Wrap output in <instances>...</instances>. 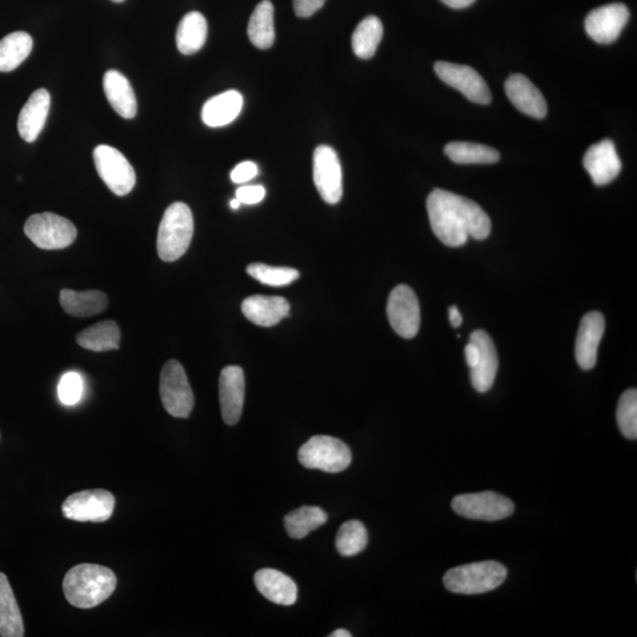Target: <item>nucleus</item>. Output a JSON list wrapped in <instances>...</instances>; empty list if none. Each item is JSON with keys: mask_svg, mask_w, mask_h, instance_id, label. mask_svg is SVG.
Wrapping results in <instances>:
<instances>
[{"mask_svg": "<svg viewBox=\"0 0 637 637\" xmlns=\"http://www.w3.org/2000/svg\"><path fill=\"white\" fill-rule=\"evenodd\" d=\"M291 306L285 298L253 295L242 302V313L251 323L272 327L290 314Z\"/></svg>", "mask_w": 637, "mask_h": 637, "instance_id": "21", "label": "nucleus"}, {"mask_svg": "<svg viewBox=\"0 0 637 637\" xmlns=\"http://www.w3.org/2000/svg\"><path fill=\"white\" fill-rule=\"evenodd\" d=\"M220 406L223 422L239 423L245 403V374L239 366H227L219 380Z\"/></svg>", "mask_w": 637, "mask_h": 637, "instance_id": "15", "label": "nucleus"}, {"mask_svg": "<svg viewBox=\"0 0 637 637\" xmlns=\"http://www.w3.org/2000/svg\"><path fill=\"white\" fill-rule=\"evenodd\" d=\"M367 543L369 535L363 523L348 521L341 525L336 538V548L341 556H356L365 550Z\"/></svg>", "mask_w": 637, "mask_h": 637, "instance_id": "34", "label": "nucleus"}, {"mask_svg": "<svg viewBox=\"0 0 637 637\" xmlns=\"http://www.w3.org/2000/svg\"><path fill=\"white\" fill-rule=\"evenodd\" d=\"M24 635L21 609L13 595L8 577L0 573V636L23 637Z\"/></svg>", "mask_w": 637, "mask_h": 637, "instance_id": "27", "label": "nucleus"}, {"mask_svg": "<svg viewBox=\"0 0 637 637\" xmlns=\"http://www.w3.org/2000/svg\"><path fill=\"white\" fill-rule=\"evenodd\" d=\"M254 582L260 594L275 604L293 606L298 600L297 584L281 571L261 569L255 574Z\"/></svg>", "mask_w": 637, "mask_h": 637, "instance_id": "22", "label": "nucleus"}, {"mask_svg": "<svg viewBox=\"0 0 637 637\" xmlns=\"http://www.w3.org/2000/svg\"><path fill=\"white\" fill-rule=\"evenodd\" d=\"M84 383L81 374L77 372L65 373L58 385L59 400L64 405L74 406L81 402Z\"/></svg>", "mask_w": 637, "mask_h": 637, "instance_id": "37", "label": "nucleus"}, {"mask_svg": "<svg viewBox=\"0 0 637 637\" xmlns=\"http://www.w3.org/2000/svg\"><path fill=\"white\" fill-rule=\"evenodd\" d=\"M98 175L117 196H126L136 185V173L127 157L114 147L98 146L94 150Z\"/></svg>", "mask_w": 637, "mask_h": 637, "instance_id": "9", "label": "nucleus"}, {"mask_svg": "<svg viewBox=\"0 0 637 637\" xmlns=\"http://www.w3.org/2000/svg\"><path fill=\"white\" fill-rule=\"evenodd\" d=\"M604 330H606V321L600 312L584 315L575 344L577 364L582 370L594 369Z\"/></svg>", "mask_w": 637, "mask_h": 637, "instance_id": "17", "label": "nucleus"}, {"mask_svg": "<svg viewBox=\"0 0 637 637\" xmlns=\"http://www.w3.org/2000/svg\"><path fill=\"white\" fill-rule=\"evenodd\" d=\"M59 302L64 312L75 318L94 317L107 310L109 304L107 294L97 290L85 292L62 290L59 294Z\"/></svg>", "mask_w": 637, "mask_h": 637, "instance_id": "25", "label": "nucleus"}, {"mask_svg": "<svg viewBox=\"0 0 637 637\" xmlns=\"http://www.w3.org/2000/svg\"><path fill=\"white\" fill-rule=\"evenodd\" d=\"M505 93L521 113L540 120L547 116L548 105L544 96L527 77L520 74L509 77L505 82Z\"/></svg>", "mask_w": 637, "mask_h": 637, "instance_id": "19", "label": "nucleus"}, {"mask_svg": "<svg viewBox=\"0 0 637 637\" xmlns=\"http://www.w3.org/2000/svg\"><path fill=\"white\" fill-rule=\"evenodd\" d=\"M426 207L433 233L446 246L461 247L470 236L475 240H484L490 235L488 214L476 202L464 196L435 189L429 195Z\"/></svg>", "mask_w": 637, "mask_h": 637, "instance_id": "1", "label": "nucleus"}, {"mask_svg": "<svg viewBox=\"0 0 637 637\" xmlns=\"http://www.w3.org/2000/svg\"><path fill=\"white\" fill-rule=\"evenodd\" d=\"M617 424L623 436L636 441L637 438V391L628 390L622 394L616 412Z\"/></svg>", "mask_w": 637, "mask_h": 637, "instance_id": "36", "label": "nucleus"}, {"mask_svg": "<svg viewBox=\"0 0 637 637\" xmlns=\"http://www.w3.org/2000/svg\"><path fill=\"white\" fill-rule=\"evenodd\" d=\"M508 570L496 561H485L452 568L445 574L446 589L455 594L477 595L489 593L502 586Z\"/></svg>", "mask_w": 637, "mask_h": 637, "instance_id": "4", "label": "nucleus"}, {"mask_svg": "<svg viewBox=\"0 0 637 637\" xmlns=\"http://www.w3.org/2000/svg\"><path fill=\"white\" fill-rule=\"evenodd\" d=\"M208 24L205 16L197 11L187 13L176 31L177 49L183 55H194L207 41Z\"/></svg>", "mask_w": 637, "mask_h": 637, "instance_id": "26", "label": "nucleus"}, {"mask_svg": "<svg viewBox=\"0 0 637 637\" xmlns=\"http://www.w3.org/2000/svg\"><path fill=\"white\" fill-rule=\"evenodd\" d=\"M435 71L444 83L461 91L469 101L483 105L491 103L492 97L488 84L475 69L468 65L437 62Z\"/></svg>", "mask_w": 637, "mask_h": 637, "instance_id": "13", "label": "nucleus"}, {"mask_svg": "<svg viewBox=\"0 0 637 637\" xmlns=\"http://www.w3.org/2000/svg\"><path fill=\"white\" fill-rule=\"evenodd\" d=\"M444 151L457 164H491L501 159L496 149L471 142H451Z\"/></svg>", "mask_w": 637, "mask_h": 637, "instance_id": "33", "label": "nucleus"}, {"mask_svg": "<svg viewBox=\"0 0 637 637\" xmlns=\"http://www.w3.org/2000/svg\"><path fill=\"white\" fill-rule=\"evenodd\" d=\"M326 0H293L294 12L300 18H308L323 8Z\"/></svg>", "mask_w": 637, "mask_h": 637, "instance_id": "40", "label": "nucleus"}, {"mask_svg": "<svg viewBox=\"0 0 637 637\" xmlns=\"http://www.w3.org/2000/svg\"><path fill=\"white\" fill-rule=\"evenodd\" d=\"M259 169L254 162L246 161L238 164L231 174L234 183H246L254 179L258 175Z\"/></svg>", "mask_w": 637, "mask_h": 637, "instance_id": "39", "label": "nucleus"}, {"mask_svg": "<svg viewBox=\"0 0 637 637\" xmlns=\"http://www.w3.org/2000/svg\"><path fill=\"white\" fill-rule=\"evenodd\" d=\"M244 107V97L236 90L210 98L202 108V121L210 128L228 126L238 118Z\"/></svg>", "mask_w": 637, "mask_h": 637, "instance_id": "23", "label": "nucleus"}, {"mask_svg": "<svg viewBox=\"0 0 637 637\" xmlns=\"http://www.w3.org/2000/svg\"><path fill=\"white\" fill-rule=\"evenodd\" d=\"M115 509V497L102 489L84 490L72 494L62 505L63 515L76 522L108 521Z\"/></svg>", "mask_w": 637, "mask_h": 637, "instance_id": "10", "label": "nucleus"}, {"mask_svg": "<svg viewBox=\"0 0 637 637\" xmlns=\"http://www.w3.org/2000/svg\"><path fill=\"white\" fill-rule=\"evenodd\" d=\"M103 89L111 107L123 118H134L137 114V100L128 78L120 71L109 70L103 78Z\"/></svg>", "mask_w": 637, "mask_h": 637, "instance_id": "24", "label": "nucleus"}, {"mask_svg": "<svg viewBox=\"0 0 637 637\" xmlns=\"http://www.w3.org/2000/svg\"><path fill=\"white\" fill-rule=\"evenodd\" d=\"M34 48V41L24 31L12 32L0 41V72L16 70Z\"/></svg>", "mask_w": 637, "mask_h": 637, "instance_id": "30", "label": "nucleus"}, {"mask_svg": "<svg viewBox=\"0 0 637 637\" xmlns=\"http://www.w3.org/2000/svg\"><path fill=\"white\" fill-rule=\"evenodd\" d=\"M111 2H114V3H123V2H124V0H111Z\"/></svg>", "mask_w": 637, "mask_h": 637, "instance_id": "46", "label": "nucleus"}, {"mask_svg": "<svg viewBox=\"0 0 637 637\" xmlns=\"http://www.w3.org/2000/svg\"><path fill=\"white\" fill-rule=\"evenodd\" d=\"M583 166L595 185L606 186L613 182L622 169L614 142L603 140L591 146L584 155Z\"/></svg>", "mask_w": 637, "mask_h": 637, "instance_id": "16", "label": "nucleus"}, {"mask_svg": "<svg viewBox=\"0 0 637 637\" xmlns=\"http://www.w3.org/2000/svg\"><path fill=\"white\" fill-rule=\"evenodd\" d=\"M116 584L113 570L98 564L83 563L71 568L65 575L63 590L71 606L90 609L108 600Z\"/></svg>", "mask_w": 637, "mask_h": 637, "instance_id": "2", "label": "nucleus"}, {"mask_svg": "<svg viewBox=\"0 0 637 637\" xmlns=\"http://www.w3.org/2000/svg\"><path fill=\"white\" fill-rule=\"evenodd\" d=\"M240 206H241V202L235 197V199L231 201L232 209H235V210L239 209Z\"/></svg>", "mask_w": 637, "mask_h": 637, "instance_id": "45", "label": "nucleus"}, {"mask_svg": "<svg viewBox=\"0 0 637 637\" xmlns=\"http://www.w3.org/2000/svg\"><path fill=\"white\" fill-rule=\"evenodd\" d=\"M299 462L307 469L338 474L351 465L350 448L340 439L331 436H314L301 446Z\"/></svg>", "mask_w": 637, "mask_h": 637, "instance_id": "5", "label": "nucleus"}, {"mask_svg": "<svg viewBox=\"0 0 637 637\" xmlns=\"http://www.w3.org/2000/svg\"><path fill=\"white\" fill-rule=\"evenodd\" d=\"M266 190L262 186H245L236 190V199L244 205H258L265 199Z\"/></svg>", "mask_w": 637, "mask_h": 637, "instance_id": "38", "label": "nucleus"}, {"mask_svg": "<svg viewBox=\"0 0 637 637\" xmlns=\"http://www.w3.org/2000/svg\"><path fill=\"white\" fill-rule=\"evenodd\" d=\"M50 105L47 89H38L30 96L18 117V131L24 141L32 143L38 139L48 120Z\"/></svg>", "mask_w": 637, "mask_h": 637, "instance_id": "20", "label": "nucleus"}, {"mask_svg": "<svg viewBox=\"0 0 637 637\" xmlns=\"http://www.w3.org/2000/svg\"><path fill=\"white\" fill-rule=\"evenodd\" d=\"M630 13L626 5L620 3L601 6L589 13L586 18L588 36L599 44L616 41L629 21Z\"/></svg>", "mask_w": 637, "mask_h": 637, "instance_id": "14", "label": "nucleus"}, {"mask_svg": "<svg viewBox=\"0 0 637 637\" xmlns=\"http://www.w3.org/2000/svg\"><path fill=\"white\" fill-rule=\"evenodd\" d=\"M328 521L326 512L318 507H301L285 517L287 534L294 540H301L312 531L323 527Z\"/></svg>", "mask_w": 637, "mask_h": 637, "instance_id": "32", "label": "nucleus"}, {"mask_svg": "<svg viewBox=\"0 0 637 637\" xmlns=\"http://www.w3.org/2000/svg\"><path fill=\"white\" fill-rule=\"evenodd\" d=\"M450 323L453 327H459L463 323V317L456 306L450 307L449 310Z\"/></svg>", "mask_w": 637, "mask_h": 637, "instance_id": "43", "label": "nucleus"}, {"mask_svg": "<svg viewBox=\"0 0 637 637\" xmlns=\"http://www.w3.org/2000/svg\"><path fill=\"white\" fill-rule=\"evenodd\" d=\"M248 37L254 47L267 50L275 42L274 6L269 0H262L256 6L248 23Z\"/></svg>", "mask_w": 637, "mask_h": 637, "instance_id": "29", "label": "nucleus"}, {"mask_svg": "<svg viewBox=\"0 0 637 637\" xmlns=\"http://www.w3.org/2000/svg\"><path fill=\"white\" fill-rule=\"evenodd\" d=\"M479 352L478 347L474 343H470L465 347V359L466 363H468L470 369L477 364Z\"/></svg>", "mask_w": 637, "mask_h": 637, "instance_id": "41", "label": "nucleus"}, {"mask_svg": "<svg viewBox=\"0 0 637 637\" xmlns=\"http://www.w3.org/2000/svg\"><path fill=\"white\" fill-rule=\"evenodd\" d=\"M247 273L262 285L281 287L291 285L300 278L297 269L290 267H273L265 264H252L247 267Z\"/></svg>", "mask_w": 637, "mask_h": 637, "instance_id": "35", "label": "nucleus"}, {"mask_svg": "<svg viewBox=\"0 0 637 637\" xmlns=\"http://www.w3.org/2000/svg\"><path fill=\"white\" fill-rule=\"evenodd\" d=\"M194 235L192 210L183 202L170 205L163 214L157 234V253L160 259L174 262L186 254Z\"/></svg>", "mask_w": 637, "mask_h": 637, "instance_id": "3", "label": "nucleus"}, {"mask_svg": "<svg viewBox=\"0 0 637 637\" xmlns=\"http://www.w3.org/2000/svg\"><path fill=\"white\" fill-rule=\"evenodd\" d=\"M384 35L383 23L376 16L363 19L352 36L354 54L361 59H370L376 54Z\"/></svg>", "mask_w": 637, "mask_h": 637, "instance_id": "31", "label": "nucleus"}, {"mask_svg": "<svg viewBox=\"0 0 637 637\" xmlns=\"http://www.w3.org/2000/svg\"><path fill=\"white\" fill-rule=\"evenodd\" d=\"M470 341L478 347L479 352L477 364L471 369V383L477 392L485 393L494 385L497 376L496 346L489 334L482 330L472 333Z\"/></svg>", "mask_w": 637, "mask_h": 637, "instance_id": "18", "label": "nucleus"}, {"mask_svg": "<svg viewBox=\"0 0 637 637\" xmlns=\"http://www.w3.org/2000/svg\"><path fill=\"white\" fill-rule=\"evenodd\" d=\"M452 509L456 514L469 520L496 522L514 514L515 504L511 499L494 491L478 494L459 495L452 499Z\"/></svg>", "mask_w": 637, "mask_h": 637, "instance_id": "8", "label": "nucleus"}, {"mask_svg": "<svg viewBox=\"0 0 637 637\" xmlns=\"http://www.w3.org/2000/svg\"><path fill=\"white\" fill-rule=\"evenodd\" d=\"M387 317L398 336L405 339L417 336L420 327V306L412 288L406 285L394 288L387 302Z\"/></svg>", "mask_w": 637, "mask_h": 637, "instance_id": "12", "label": "nucleus"}, {"mask_svg": "<svg viewBox=\"0 0 637 637\" xmlns=\"http://www.w3.org/2000/svg\"><path fill=\"white\" fill-rule=\"evenodd\" d=\"M314 185L328 205H337L343 197V172L339 157L331 147L319 146L313 154Z\"/></svg>", "mask_w": 637, "mask_h": 637, "instance_id": "11", "label": "nucleus"}, {"mask_svg": "<svg viewBox=\"0 0 637 637\" xmlns=\"http://www.w3.org/2000/svg\"><path fill=\"white\" fill-rule=\"evenodd\" d=\"M441 2L452 9H465L474 4L476 0H441Z\"/></svg>", "mask_w": 637, "mask_h": 637, "instance_id": "42", "label": "nucleus"}, {"mask_svg": "<svg viewBox=\"0 0 637 637\" xmlns=\"http://www.w3.org/2000/svg\"><path fill=\"white\" fill-rule=\"evenodd\" d=\"M77 344L93 352L115 351L120 348V327L113 320L102 321L77 334Z\"/></svg>", "mask_w": 637, "mask_h": 637, "instance_id": "28", "label": "nucleus"}, {"mask_svg": "<svg viewBox=\"0 0 637 637\" xmlns=\"http://www.w3.org/2000/svg\"><path fill=\"white\" fill-rule=\"evenodd\" d=\"M24 232L38 248L56 251L74 244L77 229L70 220L54 213L30 216L25 222Z\"/></svg>", "mask_w": 637, "mask_h": 637, "instance_id": "6", "label": "nucleus"}, {"mask_svg": "<svg viewBox=\"0 0 637 637\" xmlns=\"http://www.w3.org/2000/svg\"><path fill=\"white\" fill-rule=\"evenodd\" d=\"M160 394L164 409L175 418H188L194 409V394L183 366L169 360L163 366Z\"/></svg>", "mask_w": 637, "mask_h": 637, "instance_id": "7", "label": "nucleus"}, {"mask_svg": "<svg viewBox=\"0 0 637 637\" xmlns=\"http://www.w3.org/2000/svg\"><path fill=\"white\" fill-rule=\"evenodd\" d=\"M351 633L345 629H338L336 632L332 633L330 637H351Z\"/></svg>", "mask_w": 637, "mask_h": 637, "instance_id": "44", "label": "nucleus"}]
</instances>
